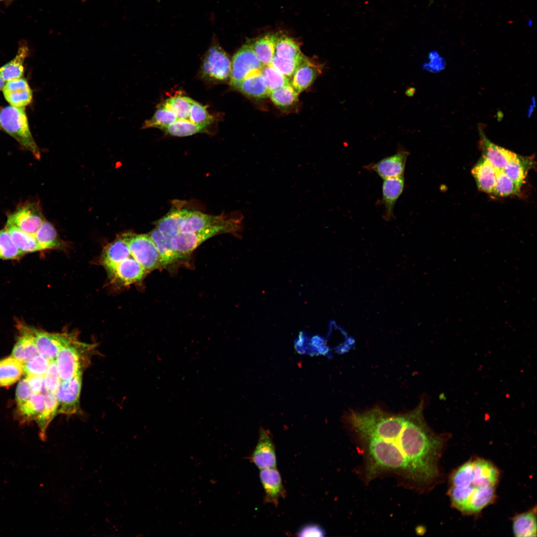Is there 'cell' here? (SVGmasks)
<instances>
[{"label":"cell","mask_w":537,"mask_h":537,"mask_svg":"<svg viewBox=\"0 0 537 537\" xmlns=\"http://www.w3.org/2000/svg\"><path fill=\"white\" fill-rule=\"evenodd\" d=\"M34 235L42 250L57 249L64 247V243L60 239L54 226L46 220Z\"/></svg>","instance_id":"836d02e7"},{"label":"cell","mask_w":537,"mask_h":537,"mask_svg":"<svg viewBox=\"0 0 537 537\" xmlns=\"http://www.w3.org/2000/svg\"><path fill=\"white\" fill-rule=\"evenodd\" d=\"M500 476L496 466L485 459L472 458L464 462L449 477L452 505L465 514L480 513L493 501Z\"/></svg>","instance_id":"7a4b0ae2"},{"label":"cell","mask_w":537,"mask_h":537,"mask_svg":"<svg viewBox=\"0 0 537 537\" xmlns=\"http://www.w3.org/2000/svg\"><path fill=\"white\" fill-rule=\"evenodd\" d=\"M193 101L186 96L178 95L167 99L162 104L175 113L177 120H189V113Z\"/></svg>","instance_id":"8d00e7d4"},{"label":"cell","mask_w":537,"mask_h":537,"mask_svg":"<svg viewBox=\"0 0 537 537\" xmlns=\"http://www.w3.org/2000/svg\"><path fill=\"white\" fill-rule=\"evenodd\" d=\"M261 73L269 92L291 83L290 79L271 65H264L261 69Z\"/></svg>","instance_id":"7bdbcfd3"},{"label":"cell","mask_w":537,"mask_h":537,"mask_svg":"<svg viewBox=\"0 0 537 537\" xmlns=\"http://www.w3.org/2000/svg\"><path fill=\"white\" fill-rule=\"evenodd\" d=\"M321 68L306 57L295 70L291 84L299 94L307 89L321 72Z\"/></svg>","instance_id":"603a6c76"},{"label":"cell","mask_w":537,"mask_h":537,"mask_svg":"<svg viewBox=\"0 0 537 537\" xmlns=\"http://www.w3.org/2000/svg\"><path fill=\"white\" fill-rule=\"evenodd\" d=\"M236 89L247 96L257 98L267 97L270 93L261 70L249 74Z\"/></svg>","instance_id":"d4e9b609"},{"label":"cell","mask_w":537,"mask_h":537,"mask_svg":"<svg viewBox=\"0 0 537 537\" xmlns=\"http://www.w3.org/2000/svg\"><path fill=\"white\" fill-rule=\"evenodd\" d=\"M26 378L33 394L44 393V391H45L44 376L31 375L27 376Z\"/></svg>","instance_id":"f907efd6"},{"label":"cell","mask_w":537,"mask_h":537,"mask_svg":"<svg viewBox=\"0 0 537 537\" xmlns=\"http://www.w3.org/2000/svg\"><path fill=\"white\" fill-rule=\"evenodd\" d=\"M405 186L403 177L384 179L382 184V203L385 208L384 219L386 221L394 217L395 204L403 191Z\"/></svg>","instance_id":"44dd1931"},{"label":"cell","mask_w":537,"mask_h":537,"mask_svg":"<svg viewBox=\"0 0 537 537\" xmlns=\"http://www.w3.org/2000/svg\"><path fill=\"white\" fill-rule=\"evenodd\" d=\"M249 458L260 469L276 466L275 446L268 430L260 429L257 443Z\"/></svg>","instance_id":"7c38bea8"},{"label":"cell","mask_w":537,"mask_h":537,"mask_svg":"<svg viewBox=\"0 0 537 537\" xmlns=\"http://www.w3.org/2000/svg\"><path fill=\"white\" fill-rule=\"evenodd\" d=\"M131 256L128 243L122 233L104 247L101 262L109 275L117 265Z\"/></svg>","instance_id":"2e32d148"},{"label":"cell","mask_w":537,"mask_h":537,"mask_svg":"<svg viewBox=\"0 0 537 537\" xmlns=\"http://www.w3.org/2000/svg\"><path fill=\"white\" fill-rule=\"evenodd\" d=\"M94 348L77 340L62 348L55 359L61 380H68L83 373L90 361Z\"/></svg>","instance_id":"5b68a950"},{"label":"cell","mask_w":537,"mask_h":537,"mask_svg":"<svg viewBox=\"0 0 537 537\" xmlns=\"http://www.w3.org/2000/svg\"><path fill=\"white\" fill-rule=\"evenodd\" d=\"M297 534L299 537H322L325 536V532L319 525L309 524L302 527Z\"/></svg>","instance_id":"681fc988"},{"label":"cell","mask_w":537,"mask_h":537,"mask_svg":"<svg viewBox=\"0 0 537 537\" xmlns=\"http://www.w3.org/2000/svg\"><path fill=\"white\" fill-rule=\"evenodd\" d=\"M298 93L291 83L271 91L270 97L273 103L280 107H286L293 104L298 99Z\"/></svg>","instance_id":"b9f144b4"},{"label":"cell","mask_w":537,"mask_h":537,"mask_svg":"<svg viewBox=\"0 0 537 537\" xmlns=\"http://www.w3.org/2000/svg\"><path fill=\"white\" fill-rule=\"evenodd\" d=\"M231 61L218 44L211 46L206 53L201 68L202 77L213 82H223L230 78Z\"/></svg>","instance_id":"52a82bcc"},{"label":"cell","mask_w":537,"mask_h":537,"mask_svg":"<svg viewBox=\"0 0 537 537\" xmlns=\"http://www.w3.org/2000/svg\"><path fill=\"white\" fill-rule=\"evenodd\" d=\"M50 360L44 356L37 355L30 361L24 364V373L27 376L43 375L47 372Z\"/></svg>","instance_id":"f6af8a7d"},{"label":"cell","mask_w":537,"mask_h":537,"mask_svg":"<svg viewBox=\"0 0 537 537\" xmlns=\"http://www.w3.org/2000/svg\"><path fill=\"white\" fill-rule=\"evenodd\" d=\"M497 171L483 157L475 165L472 175L478 189L487 193H492L494 188Z\"/></svg>","instance_id":"7402d4cb"},{"label":"cell","mask_w":537,"mask_h":537,"mask_svg":"<svg viewBox=\"0 0 537 537\" xmlns=\"http://www.w3.org/2000/svg\"><path fill=\"white\" fill-rule=\"evenodd\" d=\"M3 0H0V1H3Z\"/></svg>","instance_id":"db71d44e"},{"label":"cell","mask_w":537,"mask_h":537,"mask_svg":"<svg viewBox=\"0 0 537 537\" xmlns=\"http://www.w3.org/2000/svg\"><path fill=\"white\" fill-rule=\"evenodd\" d=\"M4 228L15 245L24 254L42 251L34 235L26 233L8 222Z\"/></svg>","instance_id":"1f68e13d"},{"label":"cell","mask_w":537,"mask_h":537,"mask_svg":"<svg viewBox=\"0 0 537 537\" xmlns=\"http://www.w3.org/2000/svg\"><path fill=\"white\" fill-rule=\"evenodd\" d=\"M44 407V394H32L26 401L17 407L21 421L24 423L35 420L42 412Z\"/></svg>","instance_id":"e575fe53"},{"label":"cell","mask_w":537,"mask_h":537,"mask_svg":"<svg viewBox=\"0 0 537 537\" xmlns=\"http://www.w3.org/2000/svg\"><path fill=\"white\" fill-rule=\"evenodd\" d=\"M274 55L286 60H298L305 56L301 53L298 43L291 38L284 36L278 37Z\"/></svg>","instance_id":"d590c367"},{"label":"cell","mask_w":537,"mask_h":537,"mask_svg":"<svg viewBox=\"0 0 537 537\" xmlns=\"http://www.w3.org/2000/svg\"><path fill=\"white\" fill-rule=\"evenodd\" d=\"M243 216L234 212L224 221L194 232H179L171 237L173 250L179 258L190 254L207 239L222 233L238 235L243 229Z\"/></svg>","instance_id":"3957f363"},{"label":"cell","mask_w":537,"mask_h":537,"mask_svg":"<svg viewBox=\"0 0 537 537\" xmlns=\"http://www.w3.org/2000/svg\"><path fill=\"white\" fill-rule=\"evenodd\" d=\"M148 235L158 250L160 258V267L169 266L179 259L173 249L171 237L164 234L157 228L151 231Z\"/></svg>","instance_id":"4316f807"},{"label":"cell","mask_w":537,"mask_h":537,"mask_svg":"<svg viewBox=\"0 0 537 537\" xmlns=\"http://www.w3.org/2000/svg\"><path fill=\"white\" fill-rule=\"evenodd\" d=\"M479 146L482 157L485 158L497 171H502L509 161L517 155L515 153L500 147L490 141L480 131Z\"/></svg>","instance_id":"d6986e66"},{"label":"cell","mask_w":537,"mask_h":537,"mask_svg":"<svg viewBox=\"0 0 537 537\" xmlns=\"http://www.w3.org/2000/svg\"><path fill=\"white\" fill-rule=\"evenodd\" d=\"M213 120V116L208 113L205 106L194 100L193 101L189 113L190 122L205 128Z\"/></svg>","instance_id":"ee69618b"},{"label":"cell","mask_w":537,"mask_h":537,"mask_svg":"<svg viewBox=\"0 0 537 537\" xmlns=\"http://www.w3.org/2000/svg\"><path fill=\"white\" fill-rule=\"evenodd\" d=\"M33 394L26 378L21 380L16 389V401L17 407L23 404Z\"/></svg>","instance_id":"c3c4849f"},{"label":"cell","mask_w":537,"mask_h":537,"mask_svg":"<svg viewBox=\"0 0 537 537\" xmlns=\"http://www.w3.org/2000/svg\"><path fill=\"white\" fill-rule=\"evenodd\" d=\"M176 120L175 113L161 104L159 106L152 117L144 122L142 128L155 127L162 129Z\"/></svg>","instance_id":"f35d334b"},{"label":"cell","mask_w":537,"mask_h":537,"mask_svg":"<svg viewBox=\"0 0 537 537\" xmlns=\"http://www.w3.org/2000/svg\"><path fill=\"white\" fill-rule=\"evenodd\" d=\"M204 129L189 120L178 119L161 130L166 134L172 136L184 137L202 132Z\"/></svg>","instance_id":"74e56055"},{"label":"cell","mask_w":537,"mask_h":537,"mask_svg":"<svg viewBox=\"0 0 537 537\" xmlns=\"http://www.w3.org/2000/svg\"><path fill=\"white\" fill-rule=\"evenodd\" d=\"M306 57L298 60H286L274 55L271 65L284 76L290 79L292 78L295 70Z\"/></svg>","instance_id":"bcb514c9"},{"label":"cell","mask_w":537,"mask_h":537,"mask_svg":"<svg viewBox=\"0 0 537 537\" xmlns=\"http://www.w3.org/2000/svg\"><path fill=\"white\" fill-rule=\"evenodd\" d=\"M2 91L6 100L10 105L25 107L32 100V91L27 81L23 78L6 82Z\"/></svg>","instance_id":"e0dca14e"},{"label":"cell","mask_w":537,"mask_h":537,"mask_svg":"<svg viewBox=\"0 0 537 537\" xmlns=\"http://www.w3.org/2000/svg\"><path fill=\"white\" fill-rule=\"evenodd\" d=\"M24 364L12 356L0 360V386L7 387L19 379Z\"/></svg>","instance_id":"f546056e"},{"label":"cell","mask_w":537,"mask_h":537,"mask_svg":"<svg viewBox=\"0 0 537 537\" xmlns=\"http://www.w3.org/2000/svg\"><path fill=\"white\" fill-rule=\"evenodd\" d=\"M16 326L19 336L13 348L11 356L24 364L38 354L33 328L20 321L17 322Z\"/></svg>","instance_id":"9a60e30c"},{"label":"cell","mask_w":537,"mask_h":537,"mask_svg":"<svg viewBox=\"0 0 537 537\" xmlns=\"http://www.w3.org/2000/svg\"><path fill=\"white\" fill-rule=\"evenodd\" d=\"M521 186L511 179L503 171H498L494 190L492 193L500 197L516 195L520 191Z\"/></svg>","instance_id":"ab89813d"},{"label":"cell","mask_w":537,"mask_h":537,"mask_svg":"<svg viewBox=\"0 0 537 537\" xmlns=\"http://www.w3.org/2000/svg\"><path fill=\"white\" fill-rule=\"evenodd\" d=\"M45 220L40 203L27 201L19 204L8 215L6 222L26 233L35 235Z\"/></svg>","instance_id":"ba28073f"},{"label":"cell","mask_w":537,"mask_h":537,"mask_svg":"<svg viewBox=\"0 0 537 537\" xmlns=\"http://www.w3.org/2000/svg\"><path fill=\"white\" fill-rule=\"evenodd\" d=\"M533 159L516 155L503 171L514 181L522 186L529 171L533 167Z\"/></svg>","instance_id":"4dcf8cb0"},{"label":"cell","mask_w":537,"mask_h":537,"mask_svg":"<svg viewBox=\"0 0 537 537\" xmlns=\"http://www.w3.org/2000/svg\"><path fill=\"white\" fill-rule=\"evenodd\" d=\"M25 255L15 245L11 237L4 228L0 230V259L16 260Z\"/></svg>","instance_id":"60d3db41"},{"label":"cell","mask_w":537,"mask_h":537,"mask_svg":"<svg viewBox=\"0 0 537 537\" xmlns=\"http://www.w3.org/2000/svg\"><path fill=\"white\" fill-rule=\"evenodd\" d=\"M415 89L414 87H410L408 88L405 91V94L407 96L412 97L414 96L415 92Z\"/></svg>","instance_id":"816d5d0a"},{"label":"cell","mask_w":537,"mask_h":537,"mask_svg":"<svg viewBox=\"0 0 537 537\" xmlns=\"http://www.w3.org/2000/svg\"><path fill=\"white\" fill-rule=\"evenodd\" d=\"M186 204L183 201H175L169 212L156 222V228L171 237L179 232L183 220L190 211L185 207Z\"/></svg>","instance_id":"ffe728a7"},{"label":"cell","mask_w":537,"mask_h":537,"mask_svg":"<svg viewBox=\"0 0 537 537\" xmlns=\"http://www.w3.org/2000/svg\"><path fill=\"white\" fill-rule=\"evenodd\" d=\"M61 382L55 359L50 360V363L44 375V387L46 391L55 392L59 387Z\"/></svg>","instance_id":"7dc6e473"},{"label":"cell","mask_w":537,"mask_h":537,"mask_svg":"<svg viewBox=\"0 0 537 537\" xmlns=\"http://www.w3.org/2000/svg\"><path fill=\"white\" fill-rule=\"evenodd\" d=\"M229 215H212L197 211H190L180 227L179 232H194L219 223L225 220Z\"/></svg>","instance_id":"cb8c5ba5"},{"label":"cell","mask_w":537,"mask_h":537,"mask_svg":"<svg viewBox=\"0 0 537 537\" xmlns=\"http://www.w3.org/2000/svg\"></svg>","instance_id":"11a10c76"},{"label":"cell","mask_w":537,"mask_h":537,"mask_svg":"<svg viewBox=\"0 0 537 537\" xmlns=\"http://www.w3.org/2000/svg\"><path fill=\"white\" fill-rule=\"evenodd\" d=\"M29 54L27 43L23 41L19 44L15 56L0 67V74L5 82L21 78L24 73V62Z\"/></svg>","instance_id":"484cf974"},{"label":"cell","mask_w":537,"mask_h":537,"mask_svg":"<svg viewBox=\"0 0 537 537\" xmlns=\"http://www.w3.org/2000/svg\"><path fill=\"white\" fill-rule=\"evenodd\" d=\"M278 37L275 33L268 34L260 37L251 45L257 56L264 65L271 64Z\"/></svg>","instance_id":"d6a6232c"},{"label":"cell","mask_w":537,"mask_h":537,"mask_svg":"<svg viewBox=\"0 0 537 537\" xmlns=\"http://www.w3.org/2000/svg\"><path fill=\"white\" fill-rule=\"evenodd\" d=\"M131 256L148 272L160 267V258L157 247L148 234L123 233Z\"/></svg>","instance_id":"8992f818"},{"label":"cell","mask_w":537,"mask_h":537,"mask_svg":"<svg viewBox=\"0 0 537 537\" xmlns=\"http://www.w3.org/2000/svg\"><path fill=\"white\" fill-rule=\"evenodd\" d=\"M0 126L38 160L40 152L31 133L25 107L7 106L0 112Z\"/></svg>","instance_id":"277c9868"},{"label":"cell","mask_w":537,"mask_h":537,"mask_svg":"<svg viewBox=\"0 0 537 537\" xmlns=\"http://www.w3.org/2000/svg\"><path fill=\"white\" fill-rule=\"evenodd\" d=\"M82 376L80 373L68 380H61L56 393L58 414L72 415L79 411Z\"/></svg>","instance_id":"30bf717a"},{"label":"cell","mask_w":537,"mask_h":537,"mask_svg":"<svg viewBox=\"0 0 537 537\" xmlns=\"http://www.w3.org/2000/svg\"><path fill=\"white\" fill-rule=\"evenodd\" d=\"M5 83V81L3 80V78H2V77H1V75L0 74V90H2Z\"/></svg>","instance_id":"f5cc1de1"},{"label":"cell","mask_w":537,"mask_h":537,"mask_svg":"<svg viewBox=\"0 0 537 537\" xmlns=\"http://www.w3.org/2000/svg\"><path fill=\"white\" fill-rule=\"evenodd\" d=\"M45 407L42 412L35 421L39 429L41 440L46 439V431L50 423L58 414V403L56 393L45 391Z\"/></svg>","instance_id":"f1b7e54d"},{"label":"cell","mask_w":537,"mask_h":537,"mask_svg":"<svg viewBox=\"0 0 537 537\" xmlns=\"http://www.w3.org/2000/svg\"><path fill=\"white\" fill-rule=\"evenodd\" d=\"M148 271L131 256L116 266L109 275L114 281L128 285L141 280Z\"/></svg>","instance_id":"ac0fdd59"},{"label":"cell","mask_w":537,"mask_h":537,"mask_svg":"<svg viewBox=\"0 0 537 537\" xmlns=\"http://www.w3.org/2000/svg\"><path fill=\"white\" fill-rule=\"evenodd\" d=\"M264 66L251 45H243L235 54L231 61L230 85L236 89L247 76L261 70Z\"/></svg>","instance_id":"9c48e42d"},{"label":"cell","mask_w":537,"mask_h":537,"mask_svg":"<svg viewBox=\"0 0 537 537\" xmlns=\"http://www.w3.org/2000/svg\"><path fill=\"white\" fill-rule=\"evenodd\" d=\"M424 406L422 400L403 414L376 406L346 414L345 423L364 454L368 481L389 473L420 489H428L440 479V459L449 437L430 428L424 419Z\"/></svg>","instance_id":"6da1fadb"},{"label":"cell","mask_w":537,"mask_h":537,"mask_svg":"<svg viewBox=\"0 0 537 537\" xmlns=\"http://www.w3.org/2000/svg\"><path fill=\"white\" fill-rule=\"evenodd\" d=\"M260 478L265 492L264 502L277 506L286 495L279 472L275 467L260 469Z\"/></svg>","instance_id":"5bb4252c"},{"label":"cell","mask_w":537,"mask_h":537,"mask_svg":"<svg viewBox=\"0 0 537 537\" xmlns=\"http://www.w3.org/2000/svg\"><path fill=\"white\" fill-rule=\"evenodd\" d=\"M409 152L400 149L394 154L368 165L366 168L383 179L403 177Z\"/></svg>","instance_id":"4fadbf2b"},{"label":"cell","mask_w":537,"mask_h":537,"mask_svg":"<svg viewBox=\"0 0 537 537\" xmlns=\"http://www.w3.org/2000/svg\"><path fill=\"white\" fill-rule=\"evenodd\" d=\"M38 354L50 360L55 359L63 347L78 340L75 334L51 333L33 328Z\"/></svg>","instance_id":"8fae6325"},{"label":"cell","mask_w":537,"mask_h":537,"mask_svg":"<svg viewBox=\"0 0 537 537\" xmlns=\"http://www.w3.org/2000/svg\"><path fill=\"white\" fill-rule=\"evenodd\" d=\"M513 531L517 537H533L537 536L536 507L520 514L514 517L512 521Z\"/></svg>","instance_id":"83f0119b"}]
</instances>
